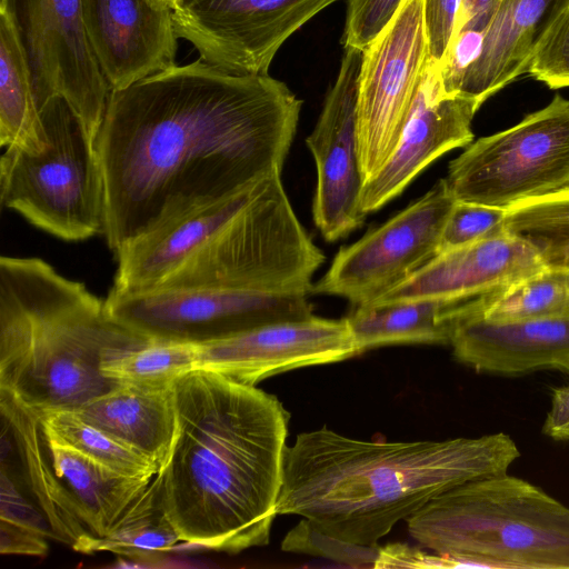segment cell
I'll return each instance as SVG.
<instances>
[{"label": "cell", "instance_id": "e575fe53", "mask_svg": "<svg viewBox=\"0 0 569 569\" xmlns=\"http://www.w3.org/2000/svg\"><path fill=\"white\" fill-rule=\"evenodd\" d=\"M462 0H425V23L430 59L442 63L453 39Z\"/></svg>", "mask_w": 569, "mask_h": 569}, {"label": "cell", "instance_id": "484cf974", "mask_svg": "<svg viewBox=\"0 0 569 569\" xmlns=\"http://www.w3.org/2000/svg\"><path fill=\"white\" fill-rule=\"evenodd\" d=\"M178 541L179 535L166 511L160 479L156 475L104 536L84 540L73 550L147 559L169 551Z\"/></svg>", "mask_w": 569, "mask_h": 569}, {"label": "cell", "instance_id": "2e32d148", "mask_svg": "<svg viewBox=\"0 0 569 569\" xmlns=\"http://www.w3.org/2000/svg\"><path fill=\"white\" fill-rule=\"evenodd\" d=\"M197 346V369L214 371L247 386L360 353L346 318L316 316L260 326Z\"/></svg>", "mask_w": 569, "mask_h": 569}, {"label": "cell", "instance_id": "83f0119b", "mask_svg": "<svg viewBox=\"0 0 569 569\" xmlns=\"http://www.w3.org/2000/svg\"><path fill=\"white\" fill-rule=\"evenodd\" d=\"M503 227L529 240L549 269L569 272V187L509 207Z\"/></svg>", "mask_w": 569, "mask_h": 569}, {"label": "cell", "instance_id": "7c38bea8", "mask_svg": "<svg viewBox=\"0 0 569 569\" xmlns=\"http://www.w3.org/2000/svg\"><path fill=\"white\" fill-rule=\"evenodd\" d=\"M28 59L39 110L63 97L96 142L111 89L90 48L81 0H1Z\"/></svg>", "mask_w": 569, "mask_h": 569}, {"label": "cell", "instance_id": "ac0fdd59", "mask_svg": "<svg viewBox=\"0 0 569 569\" xmlns=\"http://www.w3.org/2000/svg\"><path fill=\"white\" fill-rule=\"evenodd\" d=\"M90 48L111 90L176 64L177 33L166 0H81Z\"/></svg>", "mask_w": 569, "mask_h": 569}, {"label": "cell", "instance_id": "5b68a950", "mask_svg": "<svg viewBox=\"0 0 569 569\" xmlns=\"http://www.w3.org/2000/svg\"><path fill=\"white\" fill-rule=\"evenodd\" d=\"M406 521L462 568L569 569V508L507 472L452 487Z\"/></svg>", "mask_w": 569, "mask_h": 569}, {"label": "cell", "instance_id": "9c48e42d", "mask_svg": "<svg viewBox=\"0 0 569 569\" xmlns=\"http://www.w3.org/2000/svg\"><path fill=\"white\" fill-rule=\"evenodd\" d=\"M445 181L456 201L502 209L569 187V100L556 94L516 126L472 141Z\"/></svg>", "mask_w": 569, "mask_h": 569}, {"label": "cell", "instance_id": "30bf717a", "mask_svg": "<svg viewBox=\"0 0 569 569\" xmlns=\"http://www.w3.org/2000/svg\"><path fill=\"white\" fill-rule=\"evenodd\" d=\"M429 60L425 0H402L362 51L356 131L363 183L393 152Z\"/></svg>", "mask_w": 569, "mask_h": 569}, {"label": "cell", "instance_id": "e0dca14e", "mask_svg": "<svg viewBox=\"0 0 569 569\" xmlns=\"http://www.w3.org/2000/svg\"><path fill=\"white\" fill-rule=\"evenodd\" d=\"M481 104L468 94L447 92L440 66L430 59L393 152L362 186L363 213L376 212L400 196L436 159L470 144L472 119Z\"/></svg>", "mask_w": 569, "mask_h": 569}, {"label": "cell", "instance_id": "ba28073f", "mask_svg": "<svg viewBox=\"0 0 569 569\" xmlns=\"http://www.w3.org/2000/svg\"><path fill=\"white\" fill-rule=\"evenodd\" d=\"M17 469L54 539L72 549L104 536L152 479L120 475L59 437L40 410L0 391Z\"/></svg>", "mask_w": 569, "mask_h": 569}, {"label": "cell", "instance_id": "ab89813d", "mask_svg": "<svg viewBox=\"0 0 569 569\" xmlns=\"http://www.w3.org/2000/svg\"><path fill=\"white\" fill-rule=\"evenodd\" d=\"M166 1L169 3L170 8H172L174 0H166Z\"/></svg>", "mask_w": 569, "mask_h": 569}, {"label": "cell", "instance_id": "4dcf8cb0", "mask_svg": "<svg viewBox=\"0 0 569 569\" xmlns=\"http://www.w3.org/2000/svg\"><path fill=\"white\" fill-rule=\"evenodd\" d=\"M527 73L550 89L569 87V0H557L542 22Z\"/></svg>", "mask_w": 569, "mask_h": 569}, {"label": "cell", "instance_id": "8d00e7d4", "mask_svg": "<svg viewBox=\"0 0 569 569\" xmlns=\"http://www.w3.org/2000/svg\"><path fill=\"white\" fill-rule=\"evenodd\" d=\"M46 536L23 525L0 519V552L2 555L44 556Z\"/></svg>", "mask_w": 569, "mask_h": 569}, {"label": "cell", "instance_id": "3957f363", "mask_svg": "<svg viewBox=\"0 0 569 569\" xmlns=\"http://www.w3.org/2000/svg\"><path fill=\"white\" fill-rule=\"evenodd\" d=\"M520 456L503 432L442 441L373 442L326 427L286 447L278 515H298L349 543L378 546L438 495L501 475Z\"/></svg>", "mask_w": 569, "mask_h": 569}, {"label": "cell", "instance_id": "ffe728a7", "mask_svg": "<svg viewBox=\"0 0 569 569\" xmlns=\"http://www.w3.org/2000/svg\"><path fill=\"white\" fill-rule=\"evenodd\" d=\"M466 302L450 342L457 360L506 376L548 368L569 372V318L493 322L470 313Z\"/></svg>", "mask_w": 569, "mask_h": 569}, {"label": "cell", "instance_id": "d6a6232c", "mask_svg": "<svg viewBox=\"0 0 569 569\" xmlns=\"http://www.w3.org/2000/svg\"><path fill=\"white\" fill-rule=\"evenodd\" d=\"M507 209L456 201L442 229L439 253L505 231Z\"/></svg>", "mask_w": 569, "mask_h": 569}, {"label": "cell", "instance_id": "52a82bcc", "mask_svg": "<svg viewBox=\"0 0 569 569\" xmlns=\"http://www.w3.org/2000/svg\"><path fill=\"white\" fill-rule=\"evenodd\" d=\"M43 144L7 147L0 199L33 226L66 241L104 231V178L96 142L61 96L40 109Z\"/></svg>", "mask_w": 569, "mask_h": 569}, {"label": "cell", "instance_id": "277c9868", "mask_svg": "<svg viewBox=\"0 0 569 569\" xmlns=\"http://www.w3.org/2000/svg\"><path fill=\"white\" fill-rule=\"evenodd\" d=\"M149 338L82 282L39 258L0 259V391L39 410H77L119 383L103 361Z\"/></svg>", "mask_w": 569, "mask_h": 569}, {"label": "cell", "instance_id": "8fae6325", "mask_svg": "<svg viewBox=\"0 0 569 569\" xmlns=\"http://www.w3.org/2000/svg\"><path fill=\"white\" fill-rule=\"evenodd\" d=\"M106 305L113 318L149 339L192 345L313 316L308 295L212 289L141 292L111 289Z\"/></svg>", "mask_w": 569, "mask_h": 569}, {"label": "cell", "instance_id": "1f68e13d", "mask_svg": "<svg viewBox=\"0 0 569 569\" xmlns=\"http://www.w3.org/2000/svg\"><path fill=\"white\" fill-rule=\"evenodd\" d=\"M282 550L325 557L351 567L375 568L379 546L349 543L319 531L307 519H302L284 537Z\"/></svg>", "mask_w": 569, "mask_h": 569}, {"label": "cell", "instance_id": "f35d334b", "mask_svg": "<svg viewBox=\"0 0 569 569\" xmlns=\"http://www.w3.org/2000/svg\"><path fill=\"white\" fill-rule=\"evenodd\" d=\"M499 2L500 0H462L453 39L463 32H482Z\"/></svg>", "mask_w": 569, "mask_h": 569}, {"label": "cell", "instance_id": "603a6c76", "mask_svg": "<svg viewBox=\"0 0 569 569\" xmlns=\"http://www.w3.org/2000/svg\"><path fill=\"white\" fill-rule=\"evenodd\" d=\"M74 411L150 459L159 469L166 463L176 433L172 386L150 389L118 385Z\"/></svg>", "mask_w": 569, "mask_h": 569}, {"label": "cell", "instance_id": "f546056e", "mask_svg": "<svg viewBox=\"0 0 569 569\" xmlns=\"http://www.w3.org/2000/svg\"><path fill=\"white\" fill-rule=\"evenodd\" d=\"M39 410V409H38ZM47 425L73 448L127 477L152 479L159 468L150 459L83 420L74 410H40Z\"/></svg>", "mask_w": 569, "mask_h": 569}, {"label": "cell", "instance_id": "d590c367", "mask_svg": "<svg viewBox=\"0 0 569 569\" xmlns=\"http://www.w3.org/2000/svg\"><path fill=\"white\" fill-rule=\"evenodd\" d=\"M375 568H462L460 562L437 552H426L406 543L380 547Z\"/></svg>", "mask_w": 569, "mask_h": 569}, {"label": "cell", "instance_id": "cb8c5ba5", "mask_svg": "<svg viewBox=\"0 0 569 569\" xmlns=\"http://www.w3.org/2000/svg\"><path fill=\"white\" fill-rule=\"evenodd\" d=\"M465 300L415 299L353 306L345 317L358 349L402 345H450Z\"/></svg>", "mask_w": 569, "mask_h": 569}, {"label": "cell", "instance_id": "6da1fadb", "mask_svg": "<svg viewBox=\"0 0 569 569\" xmlns=\"http://www.w3.org/2000/svg\"><path fill=\"white\" fill-rule=\"evenodd\" d=\"M301 107L268 73L200 58L111 90L96 139L109 248L282 172Z\"/></svg>", "mask_w": 569, "mask_h": 569}, {"label": "cell", "instance_id": "44dd1931", "mask_svg": "<svg viewBox=\"0 0 569 569\" xmlns=\"http://www.w3.org/2000/svg\"><path fill=\"white\" fill-rule=\"evenodd\" d=\"M257 184L193 209L120 248L114 252L118 269L111 289L141 292L157 287L246 204Z\"/></svg>", "mask_w": 569, "mask_h": 569}, {"label": "cell", "instance_id": "f1b7e54d", "mask_svg": "<svg viewBox=\"0 0 569 569\" xmlns=\"http://www.w3.org/2000/svg\"><path fill=\"white\" fill-rule=\"evenodd\" d=\"M197 345L151 339L103 361L101 372L119 385L162 389L197 369Z\"/></svg>", "mask_w": 569, "mask_h": 569}, {"label": "cell", "instance_id": "d6986e66", "mask_svg": "<svg viewBox=\"0 0 569 569\" xmlns=\"http://www.w3.org/2000/svg\"><path fill=\"white\" fill-rule=\"evenodd\" d=\"M547 268L529 240L505 230L438 253L371 303L423 298L467 300L508 287Z\"/></svg>", "mask_w": 569, "mask_h": 569}, {"label": "cell", "instance_id": "836d02e7", "mask_svg": "<svg viewBox=\"0 0 569 569\" xmlns=\"http://www.w3.org/2000/svg\"><path fill=\"white\" fill-rule=\"evenodd\" d=\"M402 0H348L343 48L363 51L391 20Z\"/></svg>", "mask_w": 569, "mask_h": 569}, {"label": "cell", "instance_id": "7a4b0ae2", "mask_svg": "<svg viewBox=\"0 0 569 569\" xmlns=\"http://www.w3.org/2000/svg\"><path fill=\"white\" fill-rule=\"evenodd\" d=\"M176 433L159 469L180 541L237 553L270 540L290 415L256 386L194 369L172 385Z\"/></svg>", "mask_w": 569, "mask_h": 569}, {"label": "cell", "instance_id": "9a60e30c", "mask_svg": "<svg viewBox=\"0 0 569 569\" xmlns=\"http://www.w3.org/2000/svg\"><path fill=\"white\" fill-rule=\"evenodd\" d=\"M362 51L345 48L337 78L306 143L317 168L312 218L325 240L346 238L361 227L363 178L357 150V92Z\"/></svg>", "mask_w": 569, "mask_h": 569}, {"label": "cell", "instance_id": "d4e9b609", "mask_svg": "<svg viewBox=\"0 0 569 569\" xmlns=\"http://www.w3.org/2000/svg\"><path fill=\"white\" fill-rule=\"evenodd\" d=\"M0 143L38 150L40 110L24 49L10 16L0 9Z\"/></svg>", "mask_w": 569, "mask_h": 569}, {"label": "cell", "instance_id": "4316f807", "mask_svg": "<svg viewBox=\"0 0 569 569\" xmlns=\"http://www.w3.org/2000/svg\"><path fill=\"white\" fill-rule=\"evenodd\" d=\"M466 308L493 322L569 318V272L547 268L497 291L471 298Z\"/></svg>", "mask_w": 569, "mask_h": 569}, {"label": "cell", "instance_id": "4fadbf2b", "mask_svg": "<svg viewBox=\"0 0 569 569\" xmlns=\"http://www.w3.org/2000/svg\"><path fill=\"white\" fill-rule=\"evenodd\" d=\"M456 202L445 178L427 193L356 242L341 247L311 293L368 305L439 253L447 218Z\"/></svg>", "mask_w": 569, "mask_h": 569}, {"label": "cell", "instance_id": "5bb4252c", "mask_svg": "<svg viewBox=\"0 0 569 569\" xmlns=\"http://www.w3.org/2000/svg\"><path fill=\"white\" fill-rule=\"evenodd\" d=\"M340 0H174L178 38L200 59L232 74H267L280 47Z\"/></svg>", "mask_w": 569, "mask_h": 569}, {"label": "cell", "instance_id": "8992f818", "mask_svg": "<svg viewBox=\"0 0 569 569\" xmlns=\"http://www.w3.org/2000/svg\"><path fill=\"white\" fill-rule=\"evenodd\" d=\"M325 260L296 216L278 171L259 181L246 204L150 290L309 295Z\"/></svg>", "mask_w": 569, "mask_h": 569}, {"label": "cell", "instance_id": "7402d4cb", "mask_svg": "<svg viewBox=\"0 0 569 569\" xmlns=\"http://www.w3.org/2000/svg\"><path fill=\"white\" fill-rule=\"evenodd\" d=\"M557 0H500L486 28L475 59L465 69L457 92L480 100L527 72L543 18Z\"/></svg>", "mask_w": 569, "mask_h": 569}, {"label": "cell", "instance_id": "74e56055", "mask_svg": "<svg viewBox=\"0 0 569 569\" xmlns=\"http://www.w3.org/2000/svg\"><path fill=\"white\" fill-rule=\"evenodd\" d=\"M542 431L555 440L569 439V383L555 388Z\"/></svg>", "mask_w": 569, "mask_h": 569}]
</instances>
